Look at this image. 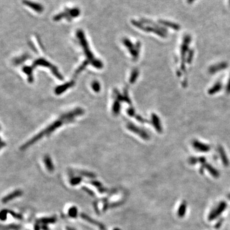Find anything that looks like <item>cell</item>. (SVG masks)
Masks as SVG:
<instances>
[{
    "label": "cell",
    "mask_w": 230,
    "mask_h": 230,
    "mask_svg": "<svg viewBox=\"0 0 230 230\" xmlns=\"http://www.w3.org/2000/svg\"><path fill=\"white\" fill-rule=\"evenodd\" d=\"M84 114V110L81 108H77L74 110L71 111L63 115V116L60 117L59 119L54 121L51 124L48 125L47 127L45 128L44 130L40 132L39 133L36 134L35 136L32 137L31 139L29 140L28 142L25 143L23 146L20 148L21 150H25L27 148L29 147L31 145H33L35 142H37L38 140L42 139L43 137L45 135H48L52 133L53 131L56 130L57 128L61 127L62 125L65 124V123L70 122L73 120V119L77 116H80Z\"/></svg>",
    "instance_id": "1"
},
{
    "label": "cell",
    "mask_w": 230,
    "mask_h": 230,
    "mask_svg": "<svg viewBox=\"0 0 230 230\" xmlns=\"http://www.w3.org/2000/svg\"><path fill=\"white\" fill-rule=\"evenodd\" d=\"M122 43L125 45V46L128 49V51L133 58V59L134 60L137 59L139 56L140 48L141 46V43L138 41L136 42L135 46H134L131 41L127 38H124L122 40Z\"/></svg>",
    "instance_id": "2"
},
{
    "label": "cell",
    "mask_w": 230,
    "mask_h": 230,
    "mask_svg": "<svg viewBox=\"0 0 230 230\" xmlns=\"http://www.w3.org/2000/svg\"><path fill=\"white\" fill-rule=\"evenodd\" d=\"M77 37L80 40V44L82 46L84 50L85 54H86L87 58H88V60L91 61V62L92 61H93V60L95 59V58L94 57L93 54H92V53L90 51V49L89 48L88 43L87 41L85 38L84 34L83 31H81V30L78 31L77 32Z\"/></svg>",
    "instance_id": "3"
},
{
    "label": "cell",
    "mask_w": 230,
    "mask_h": 230,
    "mask_svg": "<svg viewBox=\"0 0 230 230\" xmlns=\"http://www.w3.org/2000/svg\"><path fill=\"white\" fill-rule=\"evenodd\" d=\"M191 41V37L190 35H186L183 39V42L182 43V46L181 47V68L183 71H185V63L186 58V54L188 51L189 48V46L190 44Z\"/></svg>",
    "instance_id": "4"
},
{
    "label": "cell",
    "mask_w": 230,
    "mask_h": 230,
    "mask_svg": "<svg viewBox=\"0 0 230 230\" xmlns=\"http://www.w3.org/2000/svg\"><path fill=\"white\" fill-rule=\"evenodd\" d=\"M227 204L225 202H221L219 205L210 212L208 216V219L209 221H213L217 219L225 210Z\"/></svg>",
    "instance_id": "5"
},
{
    "label": "cell",
    "mask_w": 230,
    "mask_h": 230,
    "mask_svg": "<svg viewBox=\"0 0 230 230\" xmlns=\"http://www.w3.org/2000/svg\"><path fill=\"white\" fill-rule=\"evenodd\" d=\"M228 66H229L228 63L223 61L210 66L208 69V71L210 74H215L219 71L226 69L228 67Z\"/></svg>",
    "instance_id": "6"
},
{
    "label": "cell",
    "mask_w": 230,
    "mask_h": 230,
    "mask_svg": "<svg viewBox=\"0 0 230 230\" xmlns=\"http://www.w3.org/2000/svg\"><path fill=\"white\" fill-rule=\"evenodd\" d=\"M75 82L74 81H71L70 82L66 83L64 84L58 86L56 88H55L54 92L57 95H60L65 92L68 88H70L72 86H74Z\"/></svg>",
    "instance_id": "7"
},
{
    "label": "cell",
    "mask_w": 230,
    "mask_h": 230,
    "mask_svg": "<svg viewBox=\"0 0 230 230\" xmlns=\"http://www.w3.org/2000/svg\"><path fill=\"white\" fill-rule=\"evenodd\" d=\"M23 3L24 5L28 6L37 12H42L43 11V6L40 4L29 1L28 0H23Z\"/></svg>",
    "instance_id": "8"
},
{
    "label": "cell",
    "mask_w": 230,
    "mask_h": 230,
    "mask_svg": "<svg viewBox=\"0 0 230 230\" xmlns=\"http://www.w3.org/2000/svg\"><path fill=\"white\" fill-rule=\"evenodd\" d=\"M80 216H81V217H82L83 219H85L86 221H88V222H90L91 224L97 225V226H98V227H99L101 230H106V228H105L104 225L102 224V223H100V222H98V221H95V220H94L93 219H92L90 217L88 216L87 215H86L85 214H83V213L81 214H80Z\"/></svg>",
    "instance_id": "9"
},
{
    "label": "cell",
    "mask_w": 230,
    "mask_h": 230,
    "mask_svg": "<svg viewBox=\"0 0 230 230\" xmlns=\"http://www.w3.org/2000/svg\"><path fill=\"white\" fill-rule=\"evenodd\" d=\"M23 194V191L20 190H17L14 191V192L10 193L8 195L4 197L2 199V202L3 203H6L8 202L11 200L12 199H14L17 197H20Z\"/></svg>",
    "instance_id": "10"
},
{
    "label": "cell",
    "mask_w": 230,
    "mask_h": 230,
    "mask_svg": "<svg viewBox=\"0 0 230 230\" xmlns=\"http://www.w3.org/2000/svg\"><path fill=\"white\" fill-rule=\"evenodd\" d=\"M37 66H43V67H48V68H50L51 70L52 69V68L54 67V66L52 65L51 63H49L48 61H46V59H43V58H40V59L35 60L34 61V63H33V65L32 67L34 68V67H35Z\"/></svg>",
    "instance_id": "11"
},
{
    "label": "cell",
    "mask_w": 230,
    "mask_h": 230,
    "mask_svg": "<svg viewBox=\"0 0 230 230\" xmlns=\"http://www.w3.org/2000/svg\"><path fill=\"white\" fill-rule=\"evenodd\" d=\"M158 23L164 26L167 27L169 28H171L175 31H179V29H181L180 26L178 24H177L176 23L168 21L167 20H159Z\"/></svg>",
    "instance_id": "12"
},
{
    "label": "cell",
    "mask_w": 230,
    "mask_h": 230,
    "mask_svg": "<svg viewBox=\"0 0 230 230\" xmlns=\"http://www.w3.org/2000/svg\"><path fill=\"white\" fill-rule=\"evenodd\" d=\"M44 164L46 165V169L50 172H52L54 170V166L52 163V161L50 157L48 155H46L44 158Z\"/></svg>",
    "instance_id": "13"
},
{
    "label": "cell",
    "mask_w": 230,
    "mask_h": 230,
    "mask_svg": "<svg viewBox=\"0 0 230 230\" xmlns=\"http://www.w3.org/2000/svg\"><path fill=\"white\" fill-rule=\"evenodd\" d=\"M222 84L220 82H216L213 86L208 90V93L210 95H213L214 94L216 93L217 92H219V91H221L222 88Z\"/></svg>",
    "instance_id": "14"
},
{
    "label": "cell",
    "mask_w": 230,
    "mask_h": 230,
    "mask_svg": "<svg viewBox=\"0 0 230 230\" xmlns=\"http://www.w3.org/2000/svg\"><path fill=\"white\" fill-rule=\"evenodd\" d=\"M33 68L29 66H25L23 68V71L27 75L28 80L29 83H33Z\"/></svg>",
    "instance_id": "15"
},
{
    "label": "cell",
    "mask_w": 230,
    "mask_h": 230,
    "mask_svg": "<svg viewBox=\"0 0 230 230\" xmlns=\"http://www.w3.org/2000/svg\"><path fill=\"white\" fill-rule=\"evenodd\" d=\"M187 202L185 201L182 202V204L179 206V209L177 211V215L179 217L182 218L184 216L187 210Z\"/></svg>",
    "instance_id": "16"
},
{
    "label": "cell",
    "mask_w": 230,
    "mask_h": 230,
    "mask_svg": "<svg viewBox=\"0 0 230 230\" xmlns=\"http://www.w3.org/2000/svg\"><path fill=\"white\" fill-rule=\"evenodd\" d=\"M219 152L220 154V156L221 157V160H222V162L223 164L225 166H227L229 165V159L227 158V156L225 153V151L224 150V149H223L222 147H220L219 148Z\"/></svg>",
    "instance_id": "17"
},
{
    "label": "cell",
    "mask_w": 230,
    "mask_h": 230,
    "mask_svg": "<svg viewBox=\"0 0 230 230\" xmlns=\"http://www.w3.org/2000/svg\"><path fill=\"white\" fill-rule=\"evenodd\" d=\"M194 147L196 149H198L197 150H199L202 151L206 152L209 150L210 147L207 145H204L202 143L198 142H195L194 143Z\"/></svg>",
    "instance_id": "18"
},
{
    "label": "cell",
    "mask_w": 230,
    "mask_h": 230,
    "mask_svg": "<svg viewBox=\"0 0 230 230\" xmlns=\"http://www.w3.org/2000/svg\"><path fill=\"white\" fill-rule=\"evenodd\" d=\"M56 221V217H51V218H42L38 220V223H43L44 224L54 223Z\"/></svg>",
    "instance_id": "19"
},
{
    "label": "cell",
    "mask_w": 230,
    "mask_h": 230,
    "mask_svg": "<svg viewBox=\"0 0 230 230\" xmlns=\"http://www.w3.org/2000/svg\"><path fill=\"white\" fill-rule=\"evenodd\" d=\"M139 75V70L137 69H134L133 70L131 74V77L130 78V82L133 84L135 82L136 80L137 79Z\"/></svg>",
    "instance_id": "20"
},
{
    "label": "cell",
    "mask_w": 230,
    "mask_h": 230,
    "mask_svg": "<svg viewBox=\"0 0 230 230\" xmlns=\"http://www.w3.org/2000/svg\"><path fill=\"white\" fill-rule=\"evenodd\" d=\"M67 12L68 14L71 18L78 17L80 14V11L79 9L77 8L72 9H68L67 10Z\"/></svg>",
    "instance_id": "21"
},
{
    "label": "cell",
    "mask_w": 230,
    "mask_h": 230,
    "mask_svg": "<svg viewBox=\"0 0 230 230\" xmlns=\"http://www.w3.org/2000/svg\"><path fill=\"white\" fill-rule=\"evenodd\" d=\"M206 167L208 171L210 172L211 174L213 175V176H214L215 177H218L219 174V172L217 170H216V169H215L213 167L211 166H210V165H206Z\"/></svg>",
    "instance_id": "22"
},
{
    "label": "cell",
    "mask_w": 230,
    "mask_h": 230,
    "mask_svg": "<svg viewBox=\"0 0 230 230\" xmlns=\"http://www.w3.org/2000/svg\"><path fill=\"white\" fill-rule=\"evenodd\" d=\"M91 63L93 66L94 67L98 68V69H101L103 66V63L99 60L96 59L92 61Z\"/></svg>",
    "instance_id": "23"
},
{
    "label": "cell",
    "mask_w": 230,
    "mask_h": 230,
    "mask_svg": "<svg viewBox=\"0 0 230 230\" xmlns=\"http://www.w3.org/2000/svg\"><path fill=\"white\" fill-rule=\"evenodd\" d=\"M68 215L72 218H75L77 216V208L76 207L70 208L68 211Z\"/></svg>",
    "instance_id": "24"
},
{
    "label": "cell",
    "mask_w": 230,
    "mask_h": 230,
    "mask_svg": "<svg viewBox=\"0 0 230 230\" xmlns=\"http://www.w3.org/2000/svg\"><path fill=\"white\" fill-rule=\"evenodd\" d=\"M131 23L137 28L140 29L142 31L145 30V26L142 23V22H140L139 21H136V20H132L131 21Z\"/></svg>",
    "instance_id": "25"
},
{
    "label": "cell",
    "mask_w": 230,
    "mask_h": 230,
    "mask_svg": "<svg viewBox=\"0 0 230 230\" xmlns=\"http://www.w3.org/2000/svg\"><path fill=\"white\" fill-rule=\"evenodd\" d=\"M89 63H90V60H86L85 61H84L83 63L80 66L79 68L77 69V70L76 71V74H79L80 71H82L83 70H84V68H85V67L88 66V65L89 64Z\"/></svg>",
    "instance_id": "26"
},
{
    "label": "cell",
    "mask_w": 230,
    "mask_h": 230,
    "mask_svg": "<svg viewBox=\"0 0 230 230\" xmlns=\"http://www.w3.org/2000/svg\"><path fill=\"white\" fill-rule=\"evenodd\" d=\"M92 88H93L94 91L95 92H99L101 89V86L99 83L97 81H94L92 84Z\"/></svg>",
    "instance_id": "27"
},
{
    "label": "cell",
    "mask_w": 230,
    "mask_h": 230,
    "mask_svg": "<svg viewBox=\"0 0 230 230\" xmlns=\"http://www.w3.org/2000/svg\"><path fill=\"white\" fill-rule=\"evenodd\" d=\"M68 13L66 11V12H62V13H60L59 14H57V16H56L54 17V20L55 21H58V20H61L63 18H66V17H67L68 16Z\"/></svg>",
    "instance_id": "28"
},
{
    "label": "cell",
    "mask_w": 230,
    "mask_h": 230,
    "mask_svg": "<svg viewBox=\"0 0 230 230\" xmlns=\"http://www.w3.org/2000/svg\"><path fill=\"white\" fill-rule=\"evenodd\" d=\"M193 56H194V51H193V50H191L189 51V52L187 53V62L189 64H190L191 62H192Z\"/></svg>",
    "instance_id": "29"
},
{
    "label": "cell",
    "mask_w": 230,
    "mask_h": 230,
    "mask_svg": "<svg viewBox=\"0 0 230 230\" xmlns=\"http://www.w3.org/2000/svg\"><path fill=\"white\" fill-rule=\"evenodd\" d=\"M82 181V179L80 177H76L71 179L70 181V183L73 185H75L78 184L80 182Z\"/></svg>",
    "instance_id": "30"
},
{
    "label": "cell",
    "mask_w": 230,
    "mask_h": 230,
    "mask_svg": "<svg viewBox=\"0 0 230 230\" xmlns=\"http://www.w3.org/2000/svg\"><path fill=\"white\" fill-rule=\"evenodd\" d=\"M119 109H120V105L118 101H116L114 103L113 110L115 114H118L119 113Z\"/></svg>",
    "instance_id": "31"
},
{
    "label": "cell",
    "mask_w": 230,
    "mask_h": 230,
    "mask_svg": "<svg viewBox=\"0 0 230 230\" xmlns=\"http://www.w3.org/2000/svg\"><path fill=\"white\" fill-rule=\"evenodd\" d=\"M8 213L9 210H6V209L3 210L1 211V220H2V221L6 220V219L7 214Z\"/></svg>",
    "instance_id": "32"
},
{
    "label": "cell",
    "mask_w": 230,
    "mask_h": 230,
    "mask_svg": "<svg viewBox=\"0 0 230 230\" xmlns=\"http://www.w3.org/2000/svg\"><path fill=\"white\" fill-rule=\"evenodd\" d=\"M80 174H82V175L84 176H86V177H90V178H94L95 177V176L94 175V174L93 173H91L90 172H80Z\"/></svg>",
    "instance_id": "33"
},
{
    "label": "cell",
    "mask_w": 230,
    "mask_h": 230,
    "mask_svg": "<svg viewBox=\"0 0 230 230\" xmlns=\"http://www.w3.org/2000/svg\"><path fill=\"white\" fill-rule=\"evenodd\" d=\"M90 184L93 185L94 186L98 187V189H99L100 187H102V184L100 182L97 181H91L90 182Z\"/></svg>",
    "instance_id": "34"
},
{
    "label": "cell",
    "mask_w": 230,
    "mask_h": 230,
    "mask_svg": "<svg viewBox=\"0 0 230 230\" xmlns=\"http://www.w3.org/2000/svg\"><path fill=\"white\" fill-rule=\"evenodd\" d=\"M9 213H10V214H11L12 215L14 216V218H16V219H23L22 216L20 214H16V213H14V211H10V210H9Z\"/></svg>",
    "instance_id": "35"
},
{
    "label": "cell",
    "mask_w": 230,
    "mask_h": 230,
    "mask_svg": "<svg viewBox=\"0 0 230 230\" xmlns=\"http://www.w3.org/2000/svg\"><path fill=\"white\" fill-rule=\"evenodd\" d=\"M226 91L227 93H230V77H229V78L228 80V82H227V86H226Z\"/></svg>",
    "instance_id": "36"
},
{
    "label": "cell",
    "mask_w": 230,
    "mask_h": 230,
    "mask_svg": "<svg viewBox=\"0 0 230 230\" xmlns=\"http://www.w3.org/2000/svg\"><path fill=\"white\" fill-rule=\"evenodd\" d=\"M223 219H221L220 220H219V221H217V223H216L215 225V228L216 229H219V227H221L222 223H223Z\"/></svg>",
    "instance_id": "37"
},
{
    "label": "cell",
    "mask_w": 230,
    "mask_h": 230,
    "mask_svg": "<svg viewBox=\"0 0 230 230\" xmlns=\"http://www.w3.org/2000/svg\"><path fill=\"white\" fill-rule=\"evenodd\" d=\"M83 189H84L86 192H87L88 194H90V195H93V192L92 191L90 190V189H88V188H86V187H84Z\"/></svg>",
    "instance_id": "38"
},
{
    "label": "cell",
    "mask_w": 230,
    "mask_h": 230,
    "mask_svg": "<svg viewBox=\"0 0 230 230\" xmlns=\"http://www.w3.org/2000/svg\"><path fill=\"white\" fill-rule=\"evenodd\" d=\"M34 229H35V230H40L41 227H40V225H39V224H38V223L37 224H36L35 225V226H34Z\"/></svg>",
    "instance_id": "39"
},
{
    "label": "cell",
    "mask_w": 230,
    "mask_h": 230,
    "mask_svg": "<svg viewBox=\"0 0 230 230\" xmlns=\"http://www.w3.org/2000/svg\"><path fill=\"white\" fill-rule=\"evenodd\" d=\"M194 1L195 0H187V2L188 3H189V4H190V3H193Z\"/></svg>",
    "instance_id": "40"
},
{
    "label": "cell",
    "mask_w": 230,
    "mask_h": 230,
    "mask_svg": "<svg viewBox=\"0 0 230 230\" xmlns=\"http://www.w3.org/2000/svg\"><path fill=\"white\" fill-rule=\"evenodd\" d=\"M66 230H75L73 228H71L70 227H66Z\"/></svg>",
    "instance_id": "41"
},
{
    "label": "cell",
    "mask_w": 230,
    "mask_h": 230,
    "mask_svg": "<svg viewBox=\"0 0 230 230\" xmlns=\"http://www.w3.org/2000/svg\"><path fill=\"white\" fill-rule=\"evenodd\" d=\"M114 230H121L120 229H118V228H116V229H115Z\"/></svg>",
    "instance_id": "42"
},
{
    "label": "cell",
    "mask_w": 230,
    "mask_h": 230,
    "mask_svg": "<svg viewBox=\"0 0 230 230\" xmlns=\"http://www.w3.org/2000/svg\"><path fill=\"white\" fill-rule=\"evenodd\" d=\"M228 198H229L230 199V194H229V196H228Z\"/></svg>",
    "instance_id": "43"
},
{
    "label": "cell",
    "mask_w": 230,
    "mask_h": 230,
    "mask_svg": "<svg viewBox=\"0 0 230 230\" xmlns=\"http://www.w3.org/2000/svg\"><path fill=\"white\" fill-rule=\"evenodd\" d=\"M229 5L230 6V0H229Z\"/></svg>",
    "instance_id": "44"
}]
</instances>
